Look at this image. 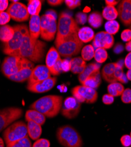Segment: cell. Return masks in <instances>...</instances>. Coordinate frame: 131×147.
Here are the masks:
<instances>
[{"instance_id": "f6af8a7d", "label": "cell", "mask_w": 131, "mask_h": 147, "mask_svg": "<svg viewBox=\"0 0 131 147\" xmlns=\"http://www.w3.org/2000/svg\"><path fill=\"white\" fill-rule=\"evenodd\" d=\"M121 142L124 147H129L131 145V137L129 135H124L121 138Z\"/></svg>"}, {"instance_id": "d6986e66", "label": "cell", "mask_w": 131, "mask_h": 147, "mask_svg": "<svg viewBox=\"0 0 131 147\" xmlns=\"http://www.w3.org/2000/svg\"><path fill=\"white\" fill-rule=\"evenodd\" d=\"M115 66L116 63H111L103 67L102 71V76L106 82L109 83L117 82L115 77Z\"/></svg>"}, {"instance_id": "8d00e7d4", "label": "cell", "mask_w": 131, "mask_h": 147, "mask_svg": "<svg viewBox=\"0 0 131 147\" xmlns=\"http://www.w3.org/2000/svg\"><path fill=\"white\" fill-rule=\"evenodd\" d=\"M62 59L61 58H60L57 60L56 64L51 68L49 69L51 74L53 76H58L62 72H63L62 68Z\"/></svg>"}, {"instance_id": "e0dca14e", "label": "cell", "mask_w": 131, "mask_h": 147, "mask_svg": "<svg viewBox=\"0 0 131 147\" xmlns=\"http://www.w3.org/2000/svg\"><path fill=\"white\" fill-rule=\"evenodd\" d=\"M118 17L125 26L131 25V0H123L117 8Z\"/></svg>"}, {"instance_id": "f35d334b", "label": "cell", "mask_w": 131, "mask_h": 147, "mask_svg": "<svg viewBox=\"0 0 131 147\" xmlns=\"http://www.w3.org/2000/svg\"><path fill=\"white\" fill-rule=\"evenodd\" d=\"M50 141L45 138H40L36 140L32 147H50Z\"/></svg>"}, {"instance_id": "603a6c76", "label": "cell", "mask_w": 131, "mask_h": 147, "mask_svg": "<svg viewBox=\"0 0 131 147\" xmlns=\"http://www.w3.org/2000/svg\"><path fill=\"white\" fill-rule=\"evenodd\" d=\"M100 84L101 77L99 71L93 73V74L88 77L86 80L82 83V85L96 90L100 86Z\"/></svg>"}, {"instance_id": "83f0119b", "label": "cell", "mask_w": 131, "mask_h": 147, "mask_svg": "<svg viewBox=\"0 0 131 147\" xmlns=\"http://www.w3.org/2000/svg\"><path fill=\"white\" fill-rule=\"evenodd\" d=\"M14 34V27L9 25L3 26L0 27V40L4 43L10 41Z\"/></svg>"}, {"instance_id": "ac0fdd59", "label": "cell", "mask_w": 131, "mask_h": 147, "mask_svg": "<svg viewBox=\"0 0 131 147\" xmlns=\"http://www.w3.org/2000/svg\"><path fill=\"white\" fill-rule=\"evenodd\" d=\"M29 33L31 41L36 44L41 33L40 17L39 16H31L29 22Z\"/></svg>"}, {"instance_id": "816d5d0a", "label": "cell", "mask_w": 131, "mask_h": 147, "mask_svg": "<svg viewBox=\"0 0 131 147\" xmlns=\"http://www.w3.org/2000/svg\"><path fill=\"white\" fill-rule=\"evenodd\" d=\"M47 2L52 6H57L61 5L64 1H62V0H48Z\"/></svg>"}, {"instance_id": "d6a6232c", "label": "cell", "mask_w": 131, "mask_h": 147, "mask_svg": "<svg viewBox=\"0 0 131 147\" xmlns=\"http://www.w3.org/2000/svg\"><path fill=\"white\" fill-rule=\"evenodd\" d=\"M119 24L116 20L109 21L106 22L105 25V28L106 32L113 35L116 34L119 30Z\"/></svg>"}, {"instance_id": "8992f818", "label": "cell", "mask_w": 131, "mask_h": 147, "mask_svg": "<svg viewBox=\"0 0 131 147\" xmlns=\"http://www.w3.org/2000/svg\"><path fill=\"white\" fill-rule=\"evenodd\" d=\"M79 28L75 20L65 12L60 13L57 24V36L55 41H58L77 32Z\"/></svg>"}, {"instance_id": "5bb4252c", "label": "cell", "mask_w": 131, "mask_h": 147, "mask_svg": "<svg viewBox=\"0 0 131 147\" xmlns=\"http://www.w3.org/2000/svg\"><path fill=\"white\" fill-rule=\"evenodd\" d=\"M92 44L94 48L96 49H110L114 44V37L106 31H100L95 35Z\"/></svg>"}, {"instance_id": "ee69618b", "label": "cell", "mask_w": 131, "mask_h": 147, "mask_svg": "<svg viewBox=\"0 0 131 147\" xmlns=\"http://www.w3.org/2000/svg\"><path fill=\"white\" fill-rule=\"evenodd\" d=\"M102 102L105 105H111L114 102V96L107 94L102 96Z\"/></svg>"}, {"instance_id": "3957f363", "label": "cell", "mask_w": 131, "mask_h": 147, "mask_svg": "<svg viewBox=\"0 0 131 147\" xmlns=\"http://www.w3.org/2000/svg\"><path fill=\"white\" fill-rule=\"evenodd\" d=\"M56 50L59 54L68 58L77 55L83 46V43L79 40L77 32L58 41H55Z\"/></svg>"}, {"instance_id": "ffe728a7", "label": "cell", "mask_w": 131, "mask_h": 147, "mask_svg": "<svg viewBox=\"0 0 131 147\" xmlns=\"http://www.w3.org/2000/svg\"><path fill=\"white\" fill-rule=\"evenodd\" d=\"M25 118L27 122L33 121L40 125H44L45 122V117L34 109L27 110L26 113Z\"/></svg>"}, {"instance_id": "4316f807", "label": "cell", "mask_w": 131, "mask_h": 147, "mask_svg": "<svg viewBox=\"0 0 131 147\" xmlns=\"http://www.w3.org/2000/svg\"><path fill=\"white\" fill-rule=\"evenodd\" d=\"M60 58V54L54 47H52L48 53L47 54L45 58V64L46 67L49 68H51L57 61V60Z\"/></svg>"}, {"instance_id": "74e56055", "label": "cell", "mask_w": 131, "mask_h": 147, "mask_svg": "<svg viewBox=\"0 0 131 147\" xmlns=\"http://www.w3.org/2000/svg\"><path fill=\"white\" fill-rule=\"evenodd\" d=\"M121 100L125 104L131 103V89L126 88L121 95Z\"/></svg>"}, {"instance_id": "9c48e42d", "label": "cell", "mask_w": 131, "mask_h": 147, "mask_svg": "<svg viewBox=\"0 0 131 147\" xmlns=\"http://www.w3.org/2000/svg\"><path fill=\"white\" fill-rule=\"evenodd\" d=\"M71 94L73 97L80 102L93 104L96 102L98 94L96 90L84 85H77L71 90Z\"/></svg>"}, {"instance_id": "7402d4cb", "label": "cell", "mask_w": 131, "mask_h": 147, "mask_svg": "<svg viewBox=\"0 0 131 147\" xmlns=\"http://www.w3.org/2000/svg\"><path fill=\"white\" fill-rule=\"evenodd\" d=\"M33 68L27 67L21 69L13 76H11L8 78L11 81L17 82H23L29 80L30 78Z\"/></svg>"}, {"instance_id": "b9f144b4", "label": "cell", "mask_w": 131, "mask_h": 147, "mask_svg": "<svg viewBox=\"0 0 131 147\" xmlns=\"http://www.w3.org/2000/svg\"><path fill=\"white\" fill-rule=\"evenodd\" d=\"M70 9H75L81 5V1L79 0H65L64 1Z\"/></svg>"}, {"instance_id": "bcb514c9", "label": "cell", "mask_w": 131, "mask_h": 147, "mask_svg": "<svg viewBox=\"0 0 131 147\" xmlns=\"http://www.w3.org/2000/svg\"><path fill=\"white\" fill-rule=\"evenodd\" d=\"M62 68L63 72H69V71H70V69H71L70 60H69L67 59H62Z\"/></svg>"}, {"instance_id": "484cf974", "label": "cell", "mask_w": 131, "mask_h": 147, "mask_svg": "<svg viewBox=\"0 0 131 147\" xmlns=\"http://www.w3.org/2000/svg\"><path fill=\"white\" fill-rule=\"evenodd\" d=\"M71 69L73 74H81L86 67L85 61L81 57H76L70 60Z\"/></svg>"}, {"instance_id": "d4e9b609", "label": "cell", "mask_w": 131, "mask_h": 147, "mask_svg": "<svg viewBox=\"0 0 131 147\" xmlns=\"http://www.w3.org/2000/svg\"><path fill=\"white\" fill-rule=\"evenodd\" d=\"M100 65L98 63H90L86 65L85 69L79 76V80L82 84L86 79L93 73L100 71Z\"/></svg>"}, {"instance_id": "4fadbf2b", "label": "cell", "mask_w": 131, "mask_h": 147, "mask_svg": "<svg viewBox=\"0 0 131 147\" xmlns=\"http://www.w3.org/2000/svg\"><path fill=\"white\" fill-rule=\"evenodd\" d=\"M7 13L12 19L17 22L26 21L30 17L27 7L20 2L12 3L8 7Z\"/></svg>"}, {"instance_id": "db71d44e", "label": "cell", "mask_w": 131, "mask_h": 147, "mask_svg": "<svg viewBox=\"0 0 131 147\" xmlns=\"http://www.w3.org/2000/svg\"><path fill=\"white\" fill-rule=\"evenodd\" d=\"M125 49H126V51H129V53L131 52V41L128 42L126 44Z\"/></svg>"}, {"instance_id": "d590c367", "label": "cell", "mask_w": 131, "mask_h": 147, "mask_svg": "<svg viewBox=\"0 0 131 147\" xmlns=\"http://www.w3.org/2000/svg\"><path fill=\"white\" fill-rule=\"evenodd\" d=\"M108 53L103 48H97L94 51V58L98 64H102L105 62L108 58Z\"/></svg>"}, {"instance_id": "f546056e", "label": "cell", "mask_w": 131, "mask_h": 147, "mask_svg": "<svg viewBox=\"0 0 131 147\" xmlns=\"http://www.w3.org/2000/svg\"><path fill=\"white\" fill-rule=\"evenodd\" d=\"M88 22L94 28H98L101 27L103 22V18L98 12L91 13L88 18Z\"/></svg>"}, {"instance_id": "f5cc1de1", "label": "cell", "mask_w": 131, "mask_h": 147, "mask_svg": "<svg viewBox=\"0 0 131 147\" xmlns=\"http://www.w3.org/2000/svg\"><path fill=\"white\" fill-rule=\"evenodd\" d=\"M118 3V1L115 0H105V4L106 6H111L114 7Z\"/></svg>"}, {"instance_id": "7c38bea8", "label": "cell", "mask_w": 131, "mask_h": 147, "mask_svg": "<svg viewBox=\"0 0 131 147\" xmlns=\"http://www.w3.org/2000/svg\"><path fill=\"white\" fill-rule=\"evenodd\" d=\"M81 104L75 97L68 96L64 101L61 113L65 118L71 119L76 118L79 114Z\"/></svg>"}, {"instance_id": "e575fe53", "label": "cell", "mask_w": 131, "mask_h": 147, "mask_svg": "<svg viewBox=\"0 0 131 147\" xmlns=\"http://www.w3.org/2000/svg\"><path fill=\"white\" fill-rule=\"evenodd\" d=\"M7 147H32V145L30 140L27 136L25 138L7 144Z\"/></svg>"}, {"instance_id": "2e32d148", "label": "cell", "mask_w": 131, "mask_h": 147, "mask_svg": "<svg viewBox=\"0 0 131 147\" xmlns=\"http://www.w3.org/2000/svg\"><path fill=\"white\" fill-rule=\"evenodd\" d=\"M57 82L56 77H50L31 85H27L29 91L34 93H44L51 90Z\"/></svg>"}, {"instance_id": "60d3db41", "label": "cell", "mask_w": 131, "mask_h": 147, "mask_svg": "<svg viewBox=\"0 0 131 147\" xmlns=\"http://www.w3.org/2000/svg\"><path fill=\"white\" fill-rule=\"evenodd\" d=\"M11 17L7 12H0V25L5 26L10 22Z\"/></svg>"}, {"instance_id": "91938a15", "label": "cell", "mask_w": 131, "mask_h": 147, "mask_svg": "<svg viewBox=\"0 0 131 147\" xmlns=\"http://www.w3.org/2000/svg\"><path fill=\"white\" fill-rule=\"evenodd\" d=\"M130 29H131V26H130Z\"/></svg>"}, {"instance_id": "cb8c5ba5", "label": "cell", "mask_w": 131, "mask_h": 147, "mask_svg": "<svg viewBox=\"0 0 131 147\" xmlns=\"http://www.w3.org/2000/svg\"><path fill=\"white\" fill-rule=\"evenodd\" d=\"M79 40L83 43H87L91 41L94 38V32L93 30L88 27H84L80 28L77 32Z\"/></svg>"}, {"instance_id": "ab89813d", "label": "cell", "mask_w": 131, "mask_h": 147, "mask_svg": "<svg viewBox=\"0 0 131 147\" xmlns=\"http://www.w3.org/2000/svg\"><path fill=\"white\" fill-rule=\"evenodd\" d=\"M88 20V17L87 15L83 13H78L76 15V19L75 21L77 22V24H81V25H83L85 24Z\"/></svg>"}, {"instance_id": "9a60e30c", "label": "cell", "mask_w": 131, "mask_h": 147, "mask_svg": "<svg viewBox=\"0 0 131 147\" xmlns=\"http://www.w3.org/2000/svg\"><path fill=\"white\" fill-rule=\"evenodd\" d=\"M51 77V74L46 65H39L33 68L28 80V85H31Z\"/></svg>"}, {"instance_id": "44dd1931", "label": "cell", "mask_w": 131, "mask_h": 147, "mask_svg": "<svg viewBox=\"0 0 131 147\" xmlns=\"http://www.w3.org/2000/svg\"><path fill=\"white\" fill-rule=\"evenodd\" d=\"M27 126L28 135L30 138L33 140L39 139L42 134L41 125L33 121H28Z\"/></svg>"}, {"instance_id": "4dcf8cb0", "label": "cell", "mask_w": 131, "mask_h": 147, "mask_svg": "<svg viewBox=\"0 0 131 147\" xmlns=\"http://www.w3.org/2000/svg\"><path fill=\"white\" fill-rule=\"evenodd\" d=\"M41 9V1L40 0H30L29 1L27 9L30 15L39 16Z\"/></svg>"}, {"instance_id": "11a10c76", "label": "cell", "mask_w": 131, "mask_h": 147, "mask_svg": "<svg viewBox=\"0 0 131 147\" xmlns=\"http://www.w3.org/2000/svg\"><path fill=\"white\" fill-rule=\"evenodd\" d=\"M45 14H52L55 17H57V14L56 13V11L54 10L53 9H49L48 11H47Z\"/></svg>"}, {"instance_id": "52a82bcc", "label": "cell", "mask_w": 131, "mask_h": 147, "mask_svg": "<svg viewBox=\"0 0 131 147\" xmlns=\"http://www.w3.org/2000/svg\"><path fill=\"white\" fill-rule=\"evenodd\" d=\"M28 136L27 126L22 121H17L8 127L3 132L5 142L8 144Z\"/></svg>"}, {"instance_id": "836d02e7", "label": "cell", "mask_w": 131, "mask_h": 147, "mask_svg": "<svg viewBox=\"0 0 131 147\" xmlns=\"http://www.w3.org/2000/svg\"><path fill=\"white\" fill-rule=\"evenodd\" d=\"M94 51L92 45H87L82 48L81 58L84 61H90L94 57Z\"/></svg>"}, {"instance_id": "f1b7e54d", "label": "cell", "mask_w": 131, "mask_h": 147, "mask_svg": "<svg viewBox=\"0 0 131 147\" xmlns=\"http://www.w3.org/2000/svg\"><path fill=\"white\" fill-rule=\"evenodd\" d=\"M107 89H108V94L114 97L121 96L125 90L122 84L118 82L110 83V84L108 85Z\"/></svg>"}, {"instance_id": "1f68e13d", "label": "cell", "mask_w": 131, "mask_h": 147, "mask_svg": "<svg viewBox=\"0 0 131 147\" xmlns=\"http://www.w3.org/2000/svg\"><path fill=\"white\" fill-rule=\"evenodd\" d=\"M102 17L108 21L115 20L118 17L117 10L115 7L106 6L102 11Z\"/></svg>"}, {"instance_id": "7dc6e473", "label": "cell", "mask_w": 131, "mask_h": 147, "mask_svg": "<svg viewBox=\"0 0 131 147\" xmlns=\"http://www.w3.org/2000/svg\"><path fill=\"white\" fill-rule=\"evenodd\" d=\"M124 64L128 69H131V52L126 56L124 60Z\"/></svg>"}, {"instance_id": "94428289", "label": "cell", "mask_w": 131, "mask_h": 147, "mask_svg": "<svg viewBox=\"0 0 131 147\" xmlns=\"http://www.w3.org/2000/svg\"><path fill=\"white\" fill-rule=\"evenodd\" d=\"M130 146H131V145H130Z\"/></svg>"}, {"instance_id": "277c9868", "label": "cell", "mask_w": 131, "mask_h": 147, "mask_svg": "<svg viewBox=\"0 0 131 147\" xmlns=\"http://www.w3.org/2000/svg\"><path fill=\"white\" fill-rule=\"evenodd\" d=\"M57 139L64 147H82L83 141L77 130L69 125L59 127L56 132Z\"/></svg>"}, {"instance_id": "7a4b0ae2", "label": "cell", "mask_w": 131, "mask_h": 147, "mask_svg": "<svg viewBox=\"0 0 131 147\" xmlns=\"http://www.w3.org/2000/svg\"><path fill=\"white\" fill-rule=\"evenodd\" d=\"M63 105V97L50 95L40 98L34 102L30 108L36 110L48 118H53L60 113Z\"/></svg>"}, {"instance_id": "6f0895ef", "label": "cell", "mask_w": 131, "mask_h": 147, "mask_svg": "<svg viewBox=\"0 0 131 147\" xmlns=\"http://www.w3.org/2000/svg\"><path fill=\"white\" fill-rule=\"evenodd\" d=\"M0 147H4V142L1 137H0Z\"/></svg>"}, {"instance_id": "9f6ffc18", "label": "cell", "mask_w": 131, "mask_h": 147, "mask_svg": "<svg viewBox=\"0 0 131 147\" xmlns=\"http://www.w3.org/2000/svg\"><path fill=\"white\" fill-rule=\"evenodd\" d=\"M126 77L128 80V81H131V69H129L126 74Z\"/></svg>"}, {"instance_id": "5b68a950", "label": "cell", "mask_w": 131, "mask_h": 147, "mask_svg": "<svg viewBox=\"0 0 131 147\" xmlns=\"http://www.w3.org/2000/svg\"><path fill=\"white\" fill-rule=\"evenodd\" d=\"M27 67H34L30 60L18 56H8L4 58L1 65V72L7 78L13 76Z\"/></svg>"}, {"instance_id": "30bf717a", "label": "cell", "mask_w": 131, "mask_h": 147, "mask_svg": "<svg viewBox=\"0 0 131 147\" xmlns=\"http://www.w3.org/2000/svg\"><path fill=\"white\" fill-rule=\"evenodd\" d=\"M22 115V109L17 107H7L0 109V132L18 119Z\"/></svg>"}, {"instance_id": "c3c4849f", "label": "cell", "mask_w": 131, "mask_h": 147, "mask_svg": "<svg viewBox=\"0 0 131 147\" xmlns=\"http://www.w3.org/2000/svg\"><path fill=\"white\" fill-rule=\"evenodd\" d=\"M8 7V0H0V12H4Z\"/></svg>"}, {"instance_id": "8fae6325", "label": "cell", "mask_w": 131, "mask_h": 147, "mask_svg": "<svg viewBox=\"0 0 131 147\" xmlns=\"http://www.w3.org/2000/svg\"><path fill=\"white\" fill-rule=\"evenodd\" d=\"M14 34L10 41L4 43L3 52L5 54L12 56L20 48L23 39V32L21 25H16L13 27Z\"/></svg>"}, {"instance_id": "680465c9", "label": "cell", "mask_w": 131, "mask_h": 147, "mask_svg": "<svg viewBox=\"0 0 131 147\" xmlns=\"http://www.w3.org/2000/svg\"><path fill=\"white\" fill-rule=\"evenodd\" d=\"M130 137H131V132H130Z\"/></svg>"}, {"instance_id": "7bdbcfd3", "label": "cell", "mask_w": 131, "mask_h": 147, "mask_svg": "<svg viewBox=\"0 0 131 147\" xmlns=\"http://www.w3.org/2000/svg\"><path fill=\"white\" fill-rule=\"evenodd\" d=\"M121 39L125 42H129L131 41V30L126 29L124 30L121 35Z\"/></svg>"}, {"instance_id": "6da1fadb", "label": "cell", "mask_w": 131, "mask_h": 147, "mask_svg": "<svg viewBox=\"0 0 131 147\" xmlns=\"http://www.w3.org/2000/svg\"><path fill=\"white\" fill-rule=\"evenodd\" d=\"M21 28L23 32L21 46L12 56L21 57L34 63L41 62L44 56L46 44L40 40H38L36 44L32 43L27 26L22 24Z\"/></svg>"}, {"instance_id": "681fc988", "label": "cell", "mask_w": 131, "mask_h": 147, "mask_svg": "<svg viewBox=\"0 0 131 147\" xmlns=\"http://www.w3.org/2000/svg\"><path fill=\"white\" fill-rule=\"evenodd\" d=\"M117 81L120 82L121 84H126L128 82V80L124 72L117 78Z\"/></svg>"}, {"instance_id": "f907efd6", "label": "cell", "mask_w": 131, "mask_h": 147, "mask_svg": "<svg viewBox=\"0 0 131 147\" xmlns=\"http://www.w3.org/2000/svg\"><path fill=\"white\" fill-rule=\"evenodd\" d=\"M124 47L121 43H118L114 48V52L116 54H120L124 51Z\"/></svg>"}, {"instance_id": "ba28073f", "label": "cell", "mask_w": 131, "mask_h": 147, "mask_svg": "<svg viewBox=\"0 0 131 147\" xmlns=\"http://www.w3.org/2000/svg\"><path fill=\"white\" fill-rule=\"evenodd\" d=\"M56 18V17L49 14L40 17V35L43 40L47 41L54 40L57 30Z\"/></svg>"}]
</instances>
